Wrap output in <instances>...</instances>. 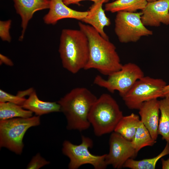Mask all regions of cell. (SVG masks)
I'll return each mask as SVG.
<instances>
[{"label": "cell", "instance_id": "15", "mask_svg": "<svg viewBox=\"0 0 169 169\" xmlns=\"http://www.w3.org/2000/svg\"><path fill=\"white\" fill-rule=\"evenodd\" d=\"M109 0H101L94 3L88 11L86 16L81 21L92 27L105 38L109 39V37L105 33V27L110 24V21L106 15L105 10L102 8L104 3Z\"/></svg>", "mask_w": 169, "mask_h": 169}, {"label": "cell", "instance_id": "21", "mask_svg": "<svg viewBox=\"0 0 169 169\" xmlns=\"http://www.w3.org/2000/svg\"><path fill=\"white\" fill-rule=\"evenodd\" d=\"M160 117L158 129V135L169 143V97L159 100Z\"/></svg>", "mask_w": 169, "mask_h": 169}, {"label": "cell", "instance_id": "27", "mask_svg": "<svg viewBox=\"0 0 169 169\" xmlns=\"http://www.w3.org/2000/svg\"><path fill=\"white\" fill-rule=\"evenodd\" d=\"M84 0H89L93 1L94 3H96L101 0H64L63 1L66 5L68 6L72 4L79 5V3L80 2Z\"/></svg>", "mask_w": 169, "mask_h": 169}, {"label": "cell", "instance_id": "16", "mask_svg": "<svg viewBox=\"0 0 169 169\" xmlns=\"http://www.w3.org/2000/svg\"><path fill=\"white\" fill-rule=\"evenodd\" d=\"M38 116L54 112H60V105L58 102L43 101L38 98L35 90L30 94L22 106Z\"/></svg>", "mask_w": 169, "mask_h": 169}, {"label": "cell", "instance_id": "24", "mask_svg": "<svg viewBox=\"0 0 169 169\" xmlns=\"http://www.w3.org/2000/svg\"><path fill=\"white\" fill-rule=\"evenodd\" d=\"M12 21L9 19L6 21H0V37L3 41L10 42L11 38L9 33V30Z\"/></svg>", "mask_w": 169, "mask_h": 169}, {"label": "cell", "instance_id": "3", "mask_svg": "<svg viewBox=\"0 0 169 169\" xmlns=\"http://www.w3.org/2000/svg\"><path fill=\"white\" fill-rule=\"evenodd\" d=\"M59 52L63 67L72 73L84 69L89 53V42L80 29H64L61 34Z\"/></svg>", "mask_w": 169, "mask_h": 169}, {"label": "cell", "instance_id": "1", "mask_svg": "<svg viewBox=\"0 0 169 169\" xmlns=\"http://www.w3.org/2000/svg\"><path fill=\"white\" fill-rule=\"evenodd\" d=\"M78 25L89 42V59L84 69H95L108 76L120 70L123 64L115 45L90 25L81 22Z\"/></svg>", "mask_w": 169, "mask_h": 169}, {"label": "cell", "instance_id": "32", "mask_svg": "<svg viewBox=\"0 0 169 169\" xmlns=\"http://www.w3.org/2000/svg\"><path fill=\"white\" fill-rule=\"evenodd\" d=\"M63 0V1L64 0Z\"/></svg>", "mask_w": 169, "mask_h": 169}, {"label": "cell", "instance_id": "2", "mask_svg": "<svg viewBox=\"0 0 169 169\" xmlns=\"http://www.w3.org/2000/svg\"><path fill=\"white\" fill-rule=\"evenodd\" d=\"M97 98L88 89L79 87L72 89L60 99L57 102L60 112L66 118L68 130L82 131L90 127L89 114Z\"/></svg>", "mask_w": 169, "mask_h": 169}, {"label": "cell", "instance_id": "12", "mask_svg": "<svg viewBox=\"0 0 169 169\" xmlns=\"http://www.w3.org/2000/svg\"><path fill=\"white\" fill-rule=\"evenodd\" d=\"M14 6L17 13L21 17V34L19 40L22 41L28 24L36 12L49 9L50 0H13Z\"/></svg>", "mask_w": 169, "mask_h": 169}, {"label": "cell", "instance_id": "7", "mask_svg": "<svg viewBox=\"0 0 169 169\" xmlns=\"http://www.w3.org/2000/svg\"><path fill=\"white\" fill-rule=\"evenodd\" d=\"M144 76L143 72L139 66L135 63H128L123 64L120 70L108 76L106 79L97 75L94 83L111 93L117 91L122 97L138 80Z\"/></svg>", "mask_w": 169, "mask_h": 169}, {"label": "cell", "instance_id": "23", "mask_svg": "<svg viewBox=\"0 0 169 169\" xmlns=\"http://www.w3.org/2000/svg\"><path fill=\"white\" fill-rule=\"evenodd\" d=\"M26 99L17 94L14 95L0 90V102H10L22 106Z\"/></svg>", "mask_w": 169, "mask_h": 169}, {"label": "cell", "instance_id": "8", "mask_svg": "<svg viewBox=\"0 0 169 169\" xmlns=\"http://www.w3.org/2000/svg\"><path fill=\"white\" fill-rule=\"evenodd\" d=\"M82 141L79 145L73 144L69 141H64L63 144V154L69 159L68 165L69 169H77L86 164L92 165L95 169H105L107 166L105 161L106 154L96 155L92 154L89 148L93 146V141L90 138L82 136Z\"/></svg>", "mask_w": 169, "mask_h": 169}, {"label": "cell", "instance_id": "26", "mask_svg": "<svg viewBox=\"0 0 169 169\" xmlns=\"http://www.w3.org/2000/svg\"><path fill=\"white\" fill-rule=\"evenodd\" d=\"M0 63L1 64L3 63L9 66L13 65V62L10 59L2 54H0Z\"/></svg>", "mask_w": 169, "mask_h": 169}, {"label": "cell", "instance_id": "19", "mask_svg": "<svg viewBox=\"0 0 169 169\" xmlns=\"http://www.w3.org/2000/svg\"><path fill=\"white\" fill-rule=\"evenodd\" d=\"M33 112L20 105L10 102H0V120L32 116Z\"/></svg>", "mask_w": 169, "mask_h": 169}, {"label": "cell", "instance_id": "9", "mask_svg": "<svg viewBox=\"0 0 169 169\" xmlns=\"http://www.w3.org/2000/svg\"><path fill=\"white\" fill-rule=\"evenodd\" d=\"M141 14V12L120 11L117 13L114 30L120 42H135L143 36L153 34L152 31L147 28L143 23Z\"/></svg>", "mask_w": 169, "mask_h": 169}, {"label": "cell", "instance_id": "6", "mask_svg": "<svg viewBox=\"0 0 169 169\" xmlns=\"http://www.w3.org/2000/svg\"><path fill=\"white\" fill-rule=\"evenodd\" d=\"M166 85L162 79L144 76L138 80L122 97L129 109L139 110L145 102L164 98L163 90Z\"/></svg>", "mask_w": 169, "mask_h": 169}, {"label": "cell", "instance_id": "20", "mask_svg": "<svg viewBox=\"0 0 169 169\" xmlns=\"http://www.w3.org/2000/svg\"><path fill=\"white\" fill-rule=\"evenodd\" d=\"M168 154H169V143H167L163 151L156 156L140 160L130 158L125 162L123 167L131 169H155L158 161Z\"/></svg>", "mask_w": 169, "mask_h": 169}, {"label": "cell", "instance_id": "17", "mask_svg": "<svg viewBox=\"0 0 169 169\" xmlns=\"http://www.w3.org/2000/svg\"><path fill=\"white\" fill-rule=\"evenodd\" d=\"M140 121L139 116L133 113L128 115L123 116L114 131L131 141L134 138Z\"/></svg>", "mask_w": 169, "mask_h": 169}, {"label": "cell", "instance_id": "10", "mask_svg": "<svg viewBox=\"0 0 169 169\" xmlns=\"http://www.w3.org/2000/svg\"><path fill=\"white\" fill-rule=\"evenodd\" d=\"M109 151L106 154L105 161L107 165H111L115 169H120L130 158L135 157L137 153L133 148L131 141L115 131L109 139Z\"/></svg>", "mask_w": 169, "mask_h": 169}, {"label": "cell", "instance_id": "11", "mask_svg": "<svg viewBox=\"0 0 169 169\" xmlns=\"http://www.w3.org/2000/svg\"><path fill=\"white\" fill-rule=\"evenodd\" d=\"M141 19L145 26L158 27L169 24V0L148 2L141 10Z\"/></svg>", "mask_w": 169, "mask_h": 169}, {"label": "cell", "instance_id": "4", "mask_svg": "<svg viewBox=\"0 0 169 169\" xmlns=\"http://www.w3.org/2000/svg\"><path fill=\"white\" fill-rule=\"evenodd\" d=\"M123 116L116 101L110 95L104 93L97 98L93 104L88 120L95 135L100 136L114 131Z\"/></svg>", "mask_w": 169, "mask_h": 169}, {"label": "cell", "instance_id": "14", "mask_svg": "<svg viewBox=\"0 0 169 169\" xmlns=\"http://www.w3.org/2000/svg\"><path fill=\"white\" fill-rule=\"evenodd\" d=\"M138 110L141 121L148 130L152 138L156 141L158 135L159 100L156 99L145 102Z\"/></svg>", "mask_w": 169, "mask_h": 169}, {"label": "cell", "instance_id": "31", "mask_svg": "<svg viewBox=\"0 0 169 169\" xmlns=\"http://www.w3.org/2000/svg\"><path fill=\"white\" fill-rule=\"evenodd\" d=\"M113 1H115V0H112Z\"/></svg>", "mask_w": 169, "mask_h": 169}, {"label": "cell", "instance_id": "29", "mask_svg": "<svg viewBox=\"0 0 169 169\" xmlns=\"http://www.w3.org/2000/svg\"><path fill=\"white\" fill-rule=\"evenodd\" d=\"M162 92L164 98L165 97H169V84H166L164 87L163 90Z\"/></svg>", "mask_w": 169, "mask_h": 169}, {"label": "cell", "instance_id": "25", "mask_svg": "<svg viewBox=\"0 0 169 169\" xmlns=\"http://www.w3.org/2000/svg\"><path fill=\"white\" fill-rule=\"evenodd\" d=\"M49 162L42 157L39 153H38L33 156L28 165L27 169H38L48 165Z\"/></svg>", "mask_w": 169, "mask_h": 169}, {"label": "cell", "instance_id": "28", "mask_svg": "<svg viewBox=\"0 0 169 169\" xmlns=\"http://www.w3.org/2000/svg\"><path fill=\"white\" fill-rule=\"evenodd\" d=\"M162 168L163 169H169V158L167 160L161 159Z\"/></svg>", "mask_w": 169, "mask_h": 169}, {"label": "cell", "instance_id": "5", "mask_svg": "<svg viewBox=\"0 0 169 169\" xmlns=\"http://www.w3.org/2000/svg\"><path fill=\"white\" fill-rule=\"evenodd\" d=\"M40 124V116L38 115L0 120V147L21 154L24 147L23 139L26 132L30 128Z\"/></svg>", "mask_w": 169, "mask_h": 169}, {"label": "cell", "instance_id": "30", "mask_svg": "<svg viewBox=\"0 0 169 169\" xmlns=\"http://www.w3.org/2000/svg\"><path fill=\"white\" fill-rule=\"evenodd\" d=\"M148 2H150L155 1L158 0H146Z\"/></svg>", "mask_w": 169, "mask_h": 169}, {"label": "cell", "instance_id": "13", "mask_svg": "<svg viewBox=\"0 0 169 169\" xmlns=\"http://www.w3.org/2000/svg\"><path fill=\"white\" fill-rule=\"evenodd\" d=\"M49 9L43 18L44 22L47 24L54 25L59 20L66 18L81 21L88 13V11H77L68 7L62 0H50Z\"/></svg>", "mask_w": 169, "mask_h": 169}, {"label": "cell", "instance_id": "22", "mask_svg": "<svg viewBox=\"0 0 169 169\" xmlns=\"http://www.w3.org/2000/svg\"><path fill=\"white\" fill-rule=\"evenodd\" d=\"M131 142L133 148L138 153L142 148L147 146H152L156 141L152 138L149 131L141 120Z\"/></svg>", "mask_w": 169, "mask_h": 169}, {"label": "cell", "instance_id": "18", "mask_svg": "<svg viewBox=\"0 0 169 169\" xmlns=\"http://www.w3.org/2000/svg\"><path fill=\"white\" fill-rule=\"evenodd\" d=\"M147 3L146 0H115L106 3L105 9L113 13L120 11L136 12L143 10Z\"/></svg>", "mask_w": 169, "mask_h": 169}]
</instances>
